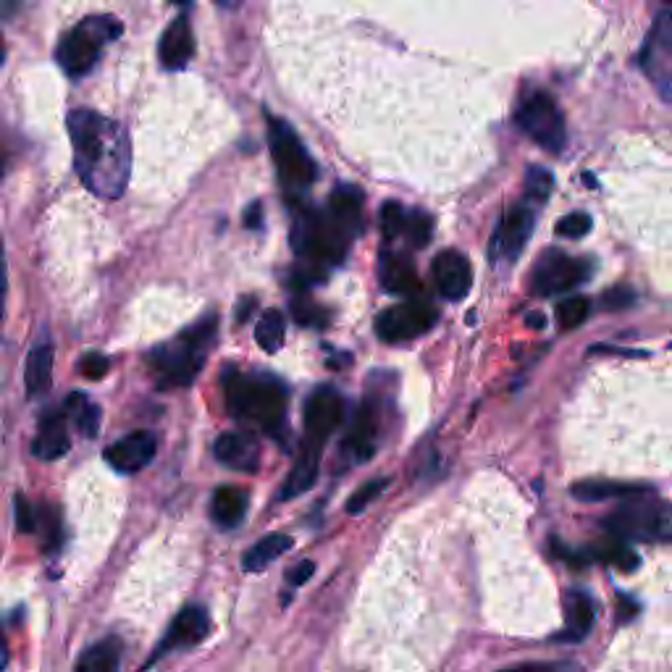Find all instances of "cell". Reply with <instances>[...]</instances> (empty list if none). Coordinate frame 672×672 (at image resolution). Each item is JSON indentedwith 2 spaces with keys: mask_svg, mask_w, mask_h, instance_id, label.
I'll list each match as a JSON object with an SVG mask.
<instances>
[{
  "mask_svg": "<svg viewBox=\"0 0 672 672\" xmlns=\"http://www.w3.org/2000/svg\"><path fill=\"white\" fill-rule=\"evenodd\" d=\"M0 174H3V161H0Z\"/></svg>",
  "mask_w": 672,
  "mask_h": 672,
  "instance_id": "816d5d0a",
  "label": "cell"
},
{
  "mask_svg": "<svg viewBox=\"0 0 672 672\" xmlns=\"http://www.w3.org/2000/svg\"><path fill=\"white\" fill-rule=\"evenodd\" d=\"M284 334H287V321L281 310H266L260 315L258 326H255V339L266 352H279L284 344Z\"/></svg>",
  "mask_w": 672,
  "mask_h": 672,
  "instance_id": "f546056e",
  "label": "cell"
},
{
  "mask_svg": "<svg viewBox=\"0 0 672 672\" xmlns=\"http://www.w3.org/2000/svg\"><path fill=\"white\" fill-rule=\"evenodd\" d=\"M245 224L250 226V229H260V205H250V210H247V218Z\"/></svg>",
  "mask_w": 672,
  "mask_h": 672,
  "instance_id": "f6af8a7d",
  "label": "cell"
},
{
  "mask_svg": "<svg viewBox=\"0 0 672 672\" xmlns=\"http://www.w3.org/2000/svg\"><path fill=\"white\" fill-rule=\"evenodd\" d=\"M436 323V310L423 300H410L394 308H386L376 318V334L384 342H407L415 336L426 334Z\"/></svg>",
  "mask_w": 672,
  "mask_h": 672,
  "instance_id": "8fae6325",
  "label": "cell"
},
{
  "mask_svg": "<svg viewBox=\"0 0 672 672\" xmlns=\"http://www.w3.org/2000/svg\"><path fill=\"white\" fill-rule=\"evenodd\" d=\"M376 436H378V415L371 402L360 407V413L352 420V428L347 439H344V452L350 455L352 462L371 460L376 452Z\"/></svg>",
  "mask_w": 672,
  "mask_h": 672,
  "instance_id": "ffe728a7",
  "label": "cell"
},
{
  "mask_svg": "<svg viewBox=\"0 0 672 672\" xmlns=\"http://www.w3.org/2000/svg\"><path fill=\"white\" fill-rule=\"evenodd\" d=\"M213 520H216L221 528H234V525L242 523L247 512V491L237 489V486H221V489L213 494Z\"/></svg>",
  "mask_w": 672,
  "mask_h": 672,
  "instance_id": "484cf974",
  "label": "cell"
},
{
  "mask_svg": "<svg viewBox=\"0 0 672 672\" xmlns=\"http://www.w3.org/2000/svg\"><path fill=\"white\" fill-rule=\"evenodd\" d=\"M218 3H226V0H218Z\"/></svg>",
  "mask_w": 672,
  "mask_h": 672,
  "instance_id": "f5cc1de1",
  "label": "cell"
},
{
  "mask_svg": "<svg viewBox=\"0 0 672 672\" xmlns=\"http://www.w3.org/2000/svg\"><path fill=\"white\" fill-rule=\"evenodd\" d=\"M213 455L218 462H224L226 468L234 470H250L258 468L260 460V444L258 439L247 431H229V434H221L213 447Z\"/></svg>",
  "mask_w": 672,
  "mask_h": 672,
  "instance_id": "e0dca14e",
  "label": "cell"
},
{
  "mask_svg": "<svg viewBox=\"0 0 672 672\" xmlns=\"http://www.w3.org/2000/svg\"><path fill=\"white\" fill-rule=\"evenodd\" d=\"M292 315L294 321L308 329H323L329 323V310L318 305L308 292H297L292 297Z\"/></svg>",
  "mask_w": 672,
  "mask_h": 672,
  "instance_id": "4dcf8cb0",
  "label": "cell"
},
{
  "mask_svg": "<svg viewBox=\"0 0 672 672\" xmlns=\"http://www.w3.org/2000/svg\"><path fill=\"white\" fill-rule=\"evenodd\" d=\"M329 216L334 218L336 224L342 226L350 237H357V234L363 231V192L357 187L339 184V187L331 192Z\"/></svg>",
  "mask_w": 672,
  "mask_h": 672,
  "instance_id": "603a6c76",
  "label": "cell"
},
{
  "mask_svg": "<svg viewBox=\"0 0 672 672\" xmlns=\"http://www.w3.org/2000/svg\"><path fill=\"white\" fill-rule=\"evenodd\" d=\"M119 641H100L90 651H84V657L77 662L79 672H113L119 667Z\"/></svg>",
  "mask_w": 672,
  "mask_h": 672,
  "instance_id": "f1b7e54d",
  "label": "cell"
},
{
  "mask_svg": "<svg viewBox=\"0 0 672 672\" xmlns=\"http://www.w3.org/2000/svg\"><path fill=\"white\" fill-rule=\"evenodd\" d=\"M588 310H591V305H588L586 297H565V300L557 305V321H560L562 329H575V326H581L583 321H586Z\"/></svg>",
  "mask_w": 672,
  "mask_h": 672,
  "instance_id": "836d02e7",
  "label": "cell"
},
{
  "mask_svg": "<svg viewBox=\"0 0 672 672\" xmlns=\"http://www.w3.org/2000/svg\"><path fill=\"white\" fill-rule=\"evenodd\" d=\"M378 279H381V287L392 294L418 292L415 263L410 260V255H402V252L394 250L381 252V260H378Z\"/></svg>",
  "mask_w": 672,
  "mask_h": 672,
  "instance_id": "d6986e66",
  "label": "cell"
},
{
  "mask_svg": "<svg viewBox=\"0 0 672 672\" xmlns=\"http://www.w3.org/2000/svg\"><path fill=\"white\" fill-rule=\"evenodd\" d=\"M641 71L662 100L672 105V0L662 3L641 45Z\"/></svg>",
  "mask_w": 672,
  "mask_h": 672,
  "instance_id": "52a82bcc",
  "label": "cell"
},
{
  "mask_svg": "<svg viewBox=\"0 0 672 672\" xmlns=\"http://www.w3.org/2000/svg\"><path fill=\"white\" fill-rule=\"evenodd\" d=\"M32 452L40 460H58L69 452V431H66V413L61 410H50L40 418L35 444Z\"/></svg>",
  "mask_w": 672,
  "mask_h": 672,
  "instance_id": "44dd1931",
  "label": "cell"
},
{
  "mask_svg": "<svg viewBox=\"0 0 672 672\" xmlns=\"http://www.w3.org/2000/svg\"><path fill=\"white\" fill-rule=\"evenodd\" d=\"M636 302V292L630 287H612L607 294L602 297V308L604 310H623L630 308Z\"/></svg>",
  "mask_w": 672,
  "mask_h": 672,
  "instance_id": "ab89813d",
  "label": "cell"
},
{
  "mask_svg": "<svg viewBox=\"0 0 672 672\" xmlns=\"http://www.w3.org/2000/svg\"><path fill=\"white\" fill-rule=\"evenodd\" d=\"M651 491L649 486H638V483H617V481H586L573 486V497L583 502H604V499H628L636 494Z\"/></svg>",
  "mask_w": 672,
  "mask_h": 672,
  "instance_id": "4316f807",
  "label": "cell"
},
{
  "mask_svg": "<svg viewBox=\"0 0 672 672\" xmlns=\"http://www.w3.org/2000/svg\"><path fill=\"white\" fill-rule=\"evenodd\" d=\"M591 554L599 557L602 562H612V565L623 567V570L638 567V554L625 544V539H617V536H612V539L604 541V544H594Z\"/></svg>",
  "mask_w": 672,
  "mask_h": 672,
  "instance_id": "1f68e13d",
  "label": "cell"
},
{
  "mask_svg": "<svg viewBox=\"0 0 672 672\" xmlns=\"http://www.w3.org/2000/svg\"><path fill=\"white\" fill-rule=\"evenodd\" d=\"M292 536L287 533H271L266 539H260L258 544L250 546L247 554L242 557V567L247 573H258V570H266L271 562H276L281 554H287L292 549Z\"/></svg>",
  "mask_w": 672,
  "mask_h": 672,
  "instance_id": "d4e9b609",
  "label": "cell"
},
{
  "mask_svg": "<svg viewBox=\"0 0 672 672\" xmlns=\"http://www.w3.org/2000/svg\"><path fill=\"white\" fill-rule=\"evenodd\" d=\"M407 213L399 203H386L381 208V231H384L386 239H397L402 231H405Z\"/></svg>",
  "mask_w": 672,
  "mask_h": 672,
  "instance_id": "74e56055",
  "label": "cell"
},
{
  "mask_svg": "<svg viewBox=\"0 0 672 672\" xmlns=\"http://www.w3.org/2000/svg\"><path fill=\"white\" fill-rule=\"evenodd\" d=\"M313 573H315V565L310 560H305V562H300V565H294L292 570H289L287 583H289V586H302V583L313 578Z\"/></svg>",
  "mask_w": 672,
  "mask_h": 672,
  "instance_id": "7bdbcfd3",
  "label": "cell"
},
{
  "mask_svg": "<svg viewBox=\"0 0 672 672\" xmlns=\"http://www.w3.org/2000/svg\"><path fill=\"white\" fill-rule=\"evenodd\" d=\"M520 132H525L536 145H541L549 153H562L567 142L565 116H562L560 105L554 103L549 92H531L520 100L518 111H515Z\"/></svg>",
  "mask_w": 672,
  "mask_h": 672,
  "instance_id": "9c48e42d",
  "label": "cell"
},
{
  "mask_svg": "<svg viewBox=\"0 0 672 672\" xmlns=\"http://www.w3.org/2000/svg\"><path fill=\"white\" fill-rule=\"evenodd\" d=\"M208 633H210V617L208 612H205V607H200V604H189V607H184L182 612L176 615V620L171 623V630H168L166 641L155 649V657L150 659V662L163 657L166 651L197 646Z\"/></svg>",
  "mask_w": 672,
  "mask_h": 672,
  "instance_id": "9a60e30c",
  "label": "cell"
},
{
  "mask_svg": "<svg viewBox=\"0 0 672 672\" xmlns=\"http://www.w3.org/2000/svg\"><path fill=\"white\" fill-rule=\"evenodd\" d=\"M3 305H6V255L0 242V321H3Z\"/></svg>",
  "mask_w": 672,
  "mask_h": 672,
  "instance_id": "ee69618b",
  "label": "cell"
},
{
  "mask_svg": "<svg viewBox=\"0 0 672 672\" xmlns=\"http://www.w3.org/2000/svg\"><path fill=\"white\" fill-rule=\"evenodd\" d=\"M536 226V210L531 205H515L499 218L494 237H491L489 255L497 263H512L518 260L523 247L531 239V231Z\"/></svg>",
  "mask_w": 672,
  "mask_h": 672,
  "instance_id": "7c38bea8",
  "label": "cell"
},
{
  "mask_svg": "<svg viewBox=\"0 0 672 672\" xmlns=\"http://www.w3.org/2000/svg\"><path fill=\"white\" fill-rule=\"evenodd\" d=\"M350 234L329 216V210H297L292 226V247L305 263L339 266L350 247Z\"/></svg>",
  "mask_w": 672,
  "mask_h": 672,
  "instance_id": "277c9868",
  "label": "cell"
},
{
  "mask_svg": "<svg viewBox=\"0 0 672 672\" xmlns=\"http://www.w3.org/2000/svg\"><path fill=\"white\" fill-rule=\"evenodd\" d=\"M158 56H161V63L168 71L184 69L192 61V56H195V35H192L187 16H179V19L168 24L161 37V45H158Z\"/></svg>",
  "mask_w": 672,
  "mask_h": 672,
  "instance_id": "ac0fdd59",
  "label": "cell"
},
{
  "mask_svg": "<svg viewBox=\"0 0 672 672\" xmlns=\"http://www.w3.org/2000/svg\"><path fill=\"white\" fill-rule=\"evenodd\" d=\"M16 528L21 533H35V512H32V504L27 502V497L16 494Z\"/></svg>",
  "mask_w": 672,
  "mask_h": 672,
  "instance_id": "b9f144b4",
  "label": "cell"
},
{
  "mask_svg": "<svg viewBox=\"0 0 672 672\" xmlns=\"http://www.w3.org/2000/svg\"><path fill=\"white\" fill-rule=\"evenodd\" d=\"M305 436L310 441H323L334 434L344 418V402L342 394L331 389V386H318L310 399L305 402Z\"/></svg>",
  "mask_w": 672,
  "mask_h": 672,
  "instance_id": "4fadbf2b",
  "label": "cell"
},
{
  "mask_svg": "<svg viewBox=\"0 0 672 672\" xmlns=\"http://www.w3.org/2000/svg\"><path fill=\"white\" fill-rule=\"evenodd\" d=\"M50 378H53V347H50V344H37L35 350L29 352L27 368H24L27 392L32 394V397L48 392Z\"/></svg>",
  "mask_w": 672,
  "mask_h": 672,
  "instance_id": "83f0119b",
  "label": "cell"
},
{
  "mask_svg": "<svg viewBox=\"0 0 672 672\" xmlns=\"http://www.w3.org/2000/svg\"><path fill=\"white\" fill-rule=\"evenodd\" d=\"M0 63H3V42H0Z\"/></svg>",
  "mask_w": 672,
  "mask_h": 672,
  "instance_id": "f907efd6",
  "label": "cell"
},
{
  "mask_svg": "<svg viewBox=\"0 0 672 672\" xmlns=\"http://www.w3.org/2000/svg\"><path fill=\"white\" fill-rule=\"evenodd\" d=\"M8 665V649H6V641L0 638V670Z\"/></svg>",
  "mask_w": 672,
  "mask_h": 672,
  "instance_id": "c3c4849f",
  "label": "cell"
},
{
  "mask_svg": "<svg viewBox=\"0 0 672 672\" xmlns=\"http://www.w3.org/2000/svg\"><path fill=\"white\" fill-rule=\"evenodd\" d=\"M171 3H176V6H187L189 0H171Z\"/></svg>",
  "mask_w": 672,
  "mask_h": 672,
  "instance_id": "681fc988",
  "label": "cell"
},
{
  "mask_svg": "<svg viewBox=\"0 0 672 672\" xmlns=\"http://www.w3.org/2000/svg\"><path fill=\"white\" fill-rule=\"evenodd\" d=\"M591 266L581 258H570L560 250H544L536 260L531 276V292L539 297H552L575 289L588 279Z\"/></svg>",
  "mask_w": 672,
  "mask_h": 672,
  "instance_id": "30bf717a",
  "label": "cell"
},
{
  "mask_svg": "<svg viewBox=\"0 0 672 672\" xmlns=\"http://www.w3.org/2000/svg\"><path fill=\"white\" fill-rule=\"evenodd\" d=\"M431 229H434V221H431V216H426L423 210H413L410 216H407L405 221V234L407 242L415 247V250H420V247L428 245V239H431Z\"/></svg>",
  "mask_w": 672,
  "mask_h": 672,
  "instance_id": "e575fe53",
  "label": "cell"
},
{
  "mask_svg": "<svg viewBox=\"0 0 672 672\" xmlns=\"http://www.w3.org/2000/svg\"><path fill=\"white\" fill-rule=\"evenodd\" d=\"M216 336V315L179 334L176 342L161 344L150 352V363L161 376V386H189L203 371L205 352Z\"/></svg>",
  "mask_w": 672,
  "mask_h": 672,
  "instance_id": "3957f363",
  "label": "cell"
},
{
  "mask_svg": "<svg viewBox=\"0 0 672 672\" xmlns=\"http://www.w3.org/2000/svg\"><path fill=\"white\" fill-rule=\"evenodd\" d=\"M620 604H623V607H625V612H623V615H620V620H623V623H625V620H630V617H633V615H636V602H630V599H628V596H620Z\"/></svg>",
  "mask_w": 672,
  "mask_h": 672,
  "instance_id": "bcb514c9",
  "label": "cell"
},
{
  "mask_svg": "<svg viewBox=\"0 0 672 672\" xmlns=\"http://www.w3.org/2000/svg\"><path fill=\"white\" fill-rule=\"evenodd\" d=\"M69 134L79 179L98 197L116 200L129 182V137L95 111H71Z\"/></svg>",
  "mask_w": 672,
  "mask_h": 672,
  "instance_id": "6da1fadb",
  "label": "cell"
},
{
  "mask_svg": "<svg viewBox=\"0 0 672 672\" xmlns=\"http://www.w3.org/2000/svg\"><path fill=\"white\" fill-rule=\"evenodd\" d=\"M108 368H111V363H108V357L100 355V352H90V355H84L82 365H79V371H82L87 378H92V381L103 378L105 373H108Z\"/></svg>",
  "mask_w": 672,
  "mask_h": 672,
  "instance_id": "60d3db41",
  "label": "cell"
},
{
  "mask_svg": "<svg viewBox=\"0 0 672 672\" xmlns=\"http://www.w3.org/2000/svg\"><path fill=\"white\" fill-rule=\"evenodd\" d=\"M121 35V24L113 16H90L71 29L58 45V63L71 77H82L95 66L105 42Z\"/></svg>",
  "mask_w": 672,
  "mask_h": 672,
  "instance_id": "8992f818",
  "label": "cell"
},
{
  "mask_svg": "<svg viewBox=\"0 0 672 672\" xmlns=\"http://www.w3.org/2000/svg\"><path fill=\"white\" fill-rule=\"evenodd\" d=\"M646 494L620 499V507L604 518V528L625 541H672V504L646 499Z\"/></svg>",
  "mask_w": 672,
  "mask_h": 672,
  "instance_id": "5b68a950",
  "label": "cell"
},
{
  "mask_svg": "<svg viewBox=\"0 0 672 672\" xmlns=\"http://www.w3.org/2000/svg\"><path fill=\"white\" fill-rule=\"evenodd\" d=\"M596 620V604L586 591H567L565 594V623L567 633H562L560 641H578L591 630Z\"/></svg>",
  "mask_w": 672,
  "mask_h": 672,
  "instance_id": "cb8c5ba5",
  "label": "cell"
},
{
  "mask_svg": "<svg viewBox=\"0 0 672 672\" xmlns=\"http://www.w3.org/2000/svg\"><path fill=\"white\" fill-rule=\"evenodd\" d=\"M431 273H434L436 289L447 300H462L473 284V268L468 258L457 250H441L431 263Z\"/></svg>",
  "mask_w": 672,
  "mask_h": 672,
  "instance_id": "5bb4252c",
  "label": "cell"
},
{
  "mask_svg": "<svg viewBox=\"0 0 672 672\" xmlns=\"http://www.w3.org/2000/svg\"><path fill=\"white\" fill-rule=\"evenodd\" d=\"M155 457V436L150 431H134L105 449V460L119 473H137Z\"/></svg>",
  "mask_w": 672,
  "mask_h": 672,
  "instance_id": "2e32d148",
  "label": "cell"
},
{
  "mask_svg": "<svg viewBox=\"0 0 672 672\" xmlns=\"http://www.w3.org/2000/svg\"><path fill=\"white\" fill-rule=\"evenodd\" d=\"M252 308H255V300H252V297H247L245 305H239V315H237L239 321H247V318H250V315H247V313H250Z\"/></svg>",
  "mask_w": 672,
  "mask_h": 672,
  "instance_id": "7dc6e473",
  "label": "cell"
},
{
  "mask_svg": "<svg viewBox=\"0 0 672 672\" xmlns=\"http://www.w3.org/2000/svg\"><path fill=\"white\" fill-rule=\"evenodd\" d=\"M389 486V478H376V481H368L365 486H360V489L352 494L350 499H347V512H352V515H357V512H363L368 504L373 502V499L381 494V491Z\"/></svg>",
  "mask_w": 672,
  "mask_h": 672,
  "instance_id": "8d00e7d4",
  "label": "cell"
},
{
  "mask_svg": "<svg viewBox=\"0 0 672 672\" xmlns=\"http://www.w3.org/2000/svg\"><path fill=\"white\" fill-rule=\"evenodd\" d=\"M66 413L74 415V420H77L79 431H82L84 436H95V434H98L100 407L92 405L90 399L84 397V394H71L69 405H66Z\"/></svg>",
  "mask_w": 672,
  "mask_h": 672,
  "instance_id": "d6a6232c",
  "label": "cell"
},
{
  "mask_svg": "<svg viewBox=\"0 0 672 672\" xmlns=\"http://www.w3.org/2000/svg\"><path fill=\"white\" fill-rule=\"evenodd\" d=\"M321 447L323 444H318V441L305 439L300 455H297V462H294L292 473H289L287 481H284V489H281L279 494L281 499L300 497V494H305V491L313 486L315 478H318V468H321Z\"/></svg>",
  "mask_w": 672,
  "mask_h": 672,
  "instance_id": "7402d4cb",
  "label": "cell"
},
{
  "mask_svg": "<svg viewBox=\"0 0 672 672\" xmlns=\"http://www.w3.org/2000/svg\"><path fill=\"white\" fill-rule=\"evenodd\" d=\"M588 231H591V216H588V213H570V216L557 221V234H560V237L578 239L586 237Z\"/></svg>",
  "mask_w": 672,
  "mask_h": 672,
  "instance_id": "f35d334b",
  "label": "cell"
},
{
  "mask_svg": "<svg viewBox=\"0 0 672 672\" xmlns=\"http://www.w3.org/2000/svg\"><path fill=\"white\" fill-rule=\"evenodd\" d=\"M226 402L234 418L279 434L287 420V386L271 376H239L231 373L224 381Z\"/></svg>",
  "mask_w": 672,
  "mask_h": 672,
  "instance_id": "7a4b0ae2",
  "label": "cell"
},
{
  "mask_svg": "<svg viewBox=\"0 0 672 672\" xmlns=\"http://www.w3.org/2000/svg\"><path fill=\"white\" fill-rule=\"evenodd\" d=\"M268 145H271L273 163L279 168L281 182L287 187L308 189L315 182V176H318L315 161L287 121L268 116Z\"/></svg>",
  "mask_w": 672,
  "mask_h": 672,
  "instance_id": "ba28073f",
  "label": "cell"
},
{
  "mask_svg": "<svg viewBox=\"0 0 672 672\" xmlns=\"http://www.w3.org/2000/svg\"><path fill=\"white\" fill-rule=\"evenodd\" d=\"M554 189V176L546 171V168H528L525 174V195L528 200H546L552 195Z\"/></svg>",
  "mask_w": 672,
  "mask_h": 672,
  "instance_id": "d590c367",
  "label": "cell"
}]
</instances>
